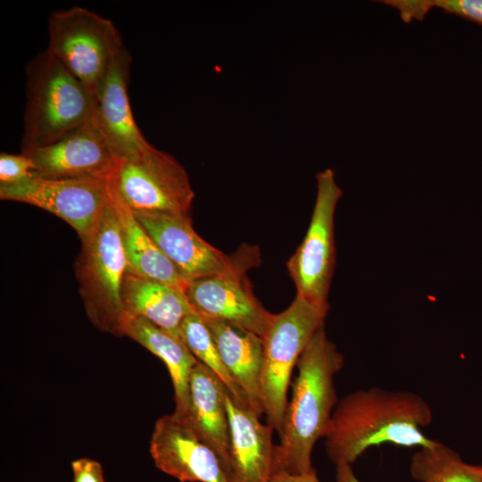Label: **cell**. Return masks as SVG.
<instances>
[{
	"mask_svg": "<svg viewBox=\"0 0 482 482\" xmlns=\"http://www.w3.org/2000/svg\"><path fill=\"white\" fill-rule=\"evenodd\" d=\"M433 420L428 403L411 391L371 387L344 396L334 409L325 436L329 460L352 464L368 448L382 444L432 447L438 441L421 431Z\"/></svg>",
	"mask_w": 482,
	"mask_h": 482,
	"instance_id": "cell-1",
	"label": "cell"
},
{
	"mask_svg": "<svg viewBox=\"0 0 482 482\" xmlns=\"http://www.w3.org/2000/svg\"><path fill=\"white\" fill-rule=\"evenodd\" d=\"M343 365V354L321 327L296 363L291 401L278 433L279 444L275 445L274 471L299 474L313 468L312 449L327 435L338 403L334 378Z\"/></svg>",
	"mask_w": 482,
	"mask_h": 482,
	"instance_id": "cell-2",
	"label": "cell"
},
{
	"mask_svg": "<svg viewBox=\"0 0 482 482\" xmlns=\"http://www.w3.org/2000/svg\"><path fill=\"white\" fill-rule=\"evenodd\" d=\"M25 73L21 153L52 144L96 114V97L46 49Z\"/></svg>",
	"mask_w": 482,
	"mask_h": 482,
	"instance_id": "cell-3",
	"label": "cell"
},
{
	"mask_svg": "<svg viewBox=\"0 0 482 482\" xmlns=\"http://www.w3.org/2000/svg\"><path fill=\"white\" fill-rule=\"evenodd\" d=\"M81 244L75 275L86 313L96 328L122 336L121 288L127 261L112 194L96 228Z\"/></svg>",
	"mask_w": 482,
	"mask_h": 482,
	"instance_id": "cell-4",
	"label": "cell"
},
{
	"mask_svg": "<svg viewBox=\"0 0 482 482\" xmlns=\"http://www.w3.org/2000/svg\"><path fill=\"white\" fill-rule=\"evenodd\" d=\"M328 303L296 295L283 312L274 314L262 337L263 360L261 393L267 424L278 433L287 406V389L294 367L315 335L324 326Z\"/></svg>",
	"mask_w": 482,
	"mask_h": 482,
	"instance_id": "cell-5",
	"label": "cell"
},
{
	"mask_svg": "<svg viewBox=\"0 0 482 482\" xmlns=\"http://www.w3.org/2000/svg\"><path fill=\"white\" fill-rule=\"evenodd\" d=\"M46 48L96 97L123 45L113 22L88 9L54 11L47 21Z\"/></svg>",
	"mask_w": 482,
	"mask_h": 482,
	"instance_id": "cell-6",
	"label": "cell"
},
{
	"mask_svg": "<svg viewBox=\"0 0 482 482\" xmlns=\"http://www.w3.org/2000/svg\"><path fill=\"white\" fill-rule=\"evenodd\" d=\"M109 181L113 196L132 212L190 214L195 194L185 168L154 146L120 161Z\"/></svg>",
	"mask_w": 482,
	"mask_h": 482,
	"instance_id": "cell-7",
	"label": "cell"
},
{
	"mask_svg": "<svg viewBox=\"0 0 482 482\" xmlns=\"http://www.w3.org/2000/svg\"><path fill=\"white\" fill-rule=\"evenodd\" d=\"M132 212L188 281L249 270L260 263L256 246L244 245L235 253L228 255L208 244L195 231L190 214Z\"/></svg>",
	"mask_w": 482,
	"mask_h": 482,
	"instance_id": "cell-8",
	"label": "cell"
},
{
	"mask_svg": "<svg viewBox=\"0 0 482 482\" xmlns=\"http://www.w3.org/2000/svg\"><path fill=\"white\" fill-rule=\"evenodd\" d=\"M316 179L317 195L311 221L287 268L296 295L325 304L336 263L334 215L343 193L331 169L318 173Z\"/></svg>",
	"mask_w": 482,
	"mask_h": 482,
	"instance_id": "cell-9",
	"label": "cell"
},
{
	"mask_svg": "<svg viewBox=\"0 0 482 482\" xmlns=\"http://www.w3.org/2000/svg\"><path fill=\"white\" fill-rule=\"evenodd\" d=\"M110 179H29L0 186L1 200L28 204L49 212L67 222L85 241L96 228L112 197Z\"/></svg>",
	"mask_w": 482,
	"mask_h": 482,
	"instance_id": "cell-10",
	"label": "cell"
},
{
	"mask_svg": "<svg viewBox=\"0 0 482 482\" xmlns=\"http://www.w3.org/2000/svg\"><path fill=\"white\" fill-rule=\"evenodd\" d=\"M35 175L45 179H110L120 162L103 134L96 114L46 146L27 153Z\"/></svg>",
	"mask_w": 482,
	"mask_h": 482,
	"instance_id": "cell-11",
	"label": "cell"
},
{
	"mask_svg": "<svg viewBox=\"0 0 482 482\" xmlns=\"http://www.w3.org/2000/svg\"><path fill=\"white\" fill-rule=\"evenodd\" d=\"M247 270L192 279L185 294L194 312L203 319L226 320L262 337L274 314L255 296Z\"/></svg>",
	"mask_w": 482,
	"mask_h": 482,
	"instance_id": "cell-12",
	"label": "cell"
},
{
	"mask_svg": "<svg viewBox=\"0 0 482 482\" xmlns=\"http://www.w3.org/2000/svg\"><path fill=\"white\" fill-rule=\"evenodd\" d=\"M150 453L160 470L180 482H229L216 453L173 413L155 422Z\"/></svg>",
	"mask_w": 482,
	"mask_h": 482,
	"instance_id": "cell-13",
	"label": "cell"
},
{
	"mask_svg": "<svg viewBox=\"0 0 482 482\" xmlns=\"http://www.w3.org/2000/svg\"><path fill=\"white\" fill-rule=\"evenodd\" d=\"M131 62L129 52L122 45L96 96L98 125L120 161L136 159L153 146L141 133L130 108L128 85Z\"/></svg>",
	"mask_w": 482,
	"mask_h": 482,
	"instance_id": "cell-14",
	"label": "cell"
},
{
	"mask_svg": "<svg viewBox=\"0 0 482 482\" xmlns=\"http://www.w3.org/2000/svg\"><path fill=\"white\" fill-rule=\"evenodd\" d=\"M229 423V482H270L274 471L273 428L226 389Z\"/></svg>",
	"mask_w": 482,
	"mask_h": 482,
	"instance_id": "cell-15",
	"label": "cell"
},
{
	"mask_svg": "<svg viewBox=\"0 0 482 482\" xmlns=\"http://www.w3.org/2000/svg\"><path fill=\"white\" fill-rule=\"evenodd\" d=\"M226 389L219 377L198 362L189 378V405L185 420L216 453L228 477L230 436Z\"/></svg>",
	"mask_w": 482,
	"mask_h": 482,
	"instance_id": "cell-16",
	"label": "cell"
},
{
	"mask_svg": "<svg viewBox=\"0 0 482 482\" xmlns=\"http://www.w3.org/2000/svg\"><path fill=\"white\" fill-rule=\"evenodd\" d=\"M217 345L221 361L243 393L248 406L264 414L261 393L263 344L260 336L220 320L204 319Z\"/></svg>",
	"mask_w": 482,
	"mask_h": 482,
	"instance_id": "cell-17",
	"label": "cell"
},
{
	"mask_svg": "<svg viewBox=\"0 0 482 482\" xmlns=\"http://www.w3.org/2000/svg\"><path fill=\"white\" fill-rule=\"evenodd\" d=\"M121 298L125 316L141 317L180 337L184 318L194 312L185 288L126 271Z\"/></svg>",
	"mask_w": 482,
	"mask_h": 482,
	"instance_id": "cell-18",
	"label": "cell"
},
{
	"mask_svg": "<svg viewBox=\"0 0 482 482\" xmlns=\"http://www.w3.org/2000/svg\"><path fill=\"white\" fill-rule=\"evenodd\" d=\"M122 336L135 340L166 365L174 387L177 417L185 420L189 405V378L198 362L180 337L141 317L125 316Z\"/></svg>",
	"mask_w": 482,
	"mask_h": 482,
	"instance_id": "cell-19",
	"label": "cell"
},
{
	"mask_svg": "<svg viewBox=\"0 0 482 482\" xmlns=\"http://www.w3.org/2000/svg\"><path fill=\"white\" fill-rule=\"evenodd\" d=\"M113 199L120 220L127 271L186 288L188 280L162 253L133 212L114 196Z\"/></svg>",
	"mask_w": 482,
	"mask_h": 482,
	"instance_id": "cell-20",
	"label": "cell"
},
{
	"mask_svg": "<svg viewBox=\"0 0 482 482\" xmlns=\"http://www.w3.org/2000/svg\"><path fill=\"white\" fill-rule=\"evenodd\" d=\"M410 472L419 482H482V465H471L445 445L420 447L411 459Z\"/></svg>",
	"mask_w": 482,
	"mask_h": 482,
	"instance_id": "cell-21",
	"label": "cell"
},
{
	"mask_svg": "<svg viewBox=\"0 0 482 482\" xmlns=\"http://www.w3.org/2000/svg\"><path fill=\"white\" fill-rule=\"evenodd\" d=\"M179 334L196 360L212 370L237 401L248 405L224 366L213 336L204 319L195 312H190L182 320Z\"/></svg>",
	"mask_w": 482,
	"mask_h": 482,
	"instance_id": "cell-22",
	"label": "cell"
},
{
	"mask_svg": "<svg viewBox=\"0 0 482 482\" xmlns=\"http://www.w3.org/2000/svg\"><path fill=\"white\" fill-rule=\"evenodd\" d=\"M379 3L398 10L401 19L409 23L423 21L432 8L453 14L482 26V0H381Z\"/></svg>",
	"mask_w": 482,
	"mask_h": 482,
	"instance_id": "cell-23",
	"label": "cell"
},
{
	"mask_svg": "<svg viewBox=\"0 0 482 482\" xmlns=\"http://www.w3.org/2000/svg\"><path fill=\"white\" fill-rule=\"evenodd\" d=\"M35 169V164L28 154L1 153L0 186L23 182L34 176Z\"/></svg>",
	"mask_w": 482,
	"mask_h": 482,
	"instance_id": "cell-24",
	"label": "cell"
},
{
	"mask_svg": "<svg viewBox=\"0 0 482 482\" xmlns=\"http://www.w3.org/2000/svg\"><path fill=\"white\" fill-rule=\"evenodd\" d=\"M73 482H104L102 466L89 458H80L71 462Z\"/></svg>",
	"mask_w": 482,
	"mask_h": 482,
	"instance_id": "cell-25",
	"label": "cell"
},
{
	"mask_svg": "<svg viewBox=\"0 0 482 482\" xmlns=\"http://www.w3.org/2000/svg\"><path fill=\"white\" fill-rule=\"evenodd\" d=\"M270 482H320L316 470L312 468L309 471L293 474L283 470L274 471Z\"/></svg>",
	"mask_w": 482,
	"mask_h": 482,
	"instance_id": "cell-26",
	"label": "cell"
},
{
	"mask_svg": "<svg viewBox=\"0 0 482 482\" xmlns=\"http://www.w3.org/2000/svg\"><path fill=\"white\" fill-rule=\"evenodd\" d=\"M336 467V482H361L354 475L351 464L342 463Z\"/></svg>",
	"mask_w": 482,
	"mask_h": 482,
	"instance_id": "cell-27",
	"label": "cell"
}]
</instances>
